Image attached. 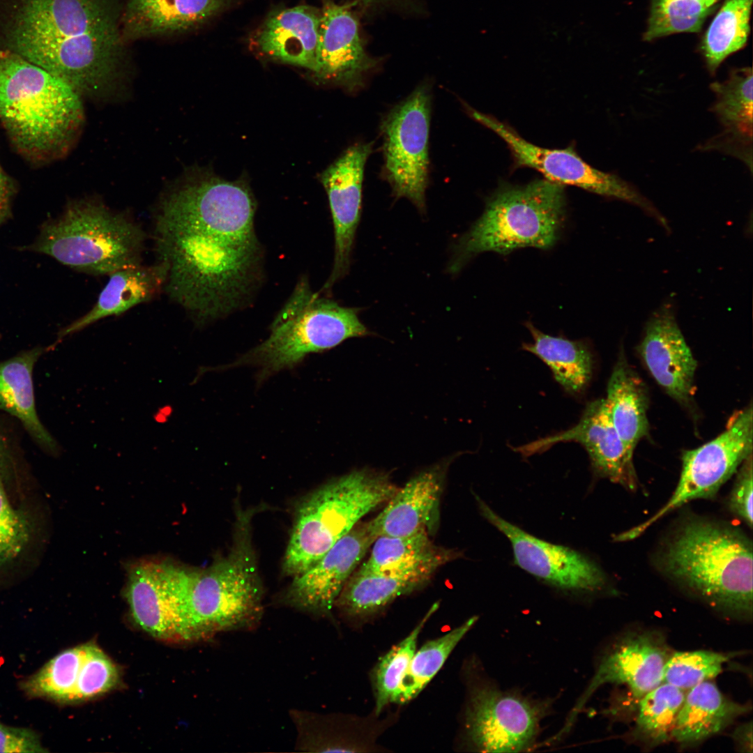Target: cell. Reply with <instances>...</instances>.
I'll use <instances>...</instances> for the list:
<instances>
[{"instance_id": "obj_11", "label": "cell", "mask_w": 753, "mask_h": 753, "mask_svg": "<svg viewBox=\"0 0 753 753\" xmlns=\"http://www.w3.org/2000/svg\"><path fill=\"white\" fill-rule=\"evenodd\" d=\"M552 699H533L502 690L489 679L473 685L465 714L468 740L482 752L531 750L540 732L542 720L552 710Z\"/></svg>"}, {"instance_id": "obj_17", "label": "cell", "mask_w": 753, "mask_h": 753, "mask_svg": "<svg viewBox=\"0 0 753 753\" xmlns=\"http://www.w3.org/2000/svg\"><path fill=\"white\" fill-rule=\"evenodd\" d=\"M576 442L587 452L595 473L634 490L637 478L630 455L611 420L604 398L589 402L572 427L533 441L514 450L524 457L547 450L559 443Z\"/></svg>"}, {"instance_id": "obj_20", "label": "cell", "mask_w": 753, "mask_h": 753, "mask_svg": "<svg viewBox=\"0 0 753 753\" xmlns=\"http://www.w3.org/2000/svg\"><path fill=\"white\" fill-rule=\"evenodd\" d=\"M376 61L365 52L358 22L349 5L328 3L320 13L319 38L313 73L318 78L360 90Z\"/></svg>"}, {"instance_id": "obj_39", "label": "cell", "mask_w": 753, "mask_h": 753, "mask_svg": "<svg viewBox=\"0 0 753 753\" xmlns=\"http://www.w3.org/2000/svg\"><path fill=\"white\" fill-rule=\"evenodd\" d=\"M731 655L706 650L671 653L663 673L662 683L688 690L716 677Z\"/></svg>"}, {"instance_id": "obj_7", "label": "cell", "mask_w": 753, "mask_h": 753, "mask_svg": "<svg viewBox=\"0 0 753 753\" xmlns=\"http://www.w3.org/2000/svg\"><path fill=\"white\" fill-rule=\"evenodd\" d=\"M144 239L139 225L123 213L86 199L45 222L26 248L77 271L103 275L139 264Z\"/></svg>"}, {"instance_id": "obj_42", "label": "cell", "mask_w": 753, "mask_h": 753, "mask_svg": "<svg viewBox=\"0 0 753 753\" xmlns=\"http://www.w3.org/2000/svg\"><path fill=\"white\" fill-rule=\"evenodd\" d=\"M729 502L731 512L752 528V455H750L738 469Z\"/></svg>"}, {"instance_id": "obj_21", "label": "cell", "mask_w": 753, "mask_h": 753, "mask_svg": "<svg viewBox=\"0 0 753 753\" xmlns=\"http://www.w3.org/2000/svg\"><path fill=\"white\" fill-rule=\"evenodd\" d=\"M448 464H439L413 476L398 488L383 510L370 520L376 537L404 536L434 530Z\"/></svg>"}, {"instance_id": "obj_41", "label": "cell", "mask_w": 753, "mask_h": 753, "mask_svg": "<svg viewBox=\"0 0 753 753\" xmlns=\"http://www.w3.org/2000/svg\"><path fill=\"white\" fill-rule=\"evenodd\" d=\"M118 670L98 646L87 644L74 694L73 702L95 697L107 692L118 681Z\"/></svg>"}, {"instance_id": "obj_28", "label": "cell", "mask_w": 753, "mask_h": 753, "mask_svg": "<svg viewBox=\"0 0 753 753\" xmlns=\"http://www.w3.org/2000/svg\"><path fill=\"white\" fill-rule=\"evenodd\" d=\"M604 399L613 425L633 455L638 443L648 434V397L645 384L623 353L609 379Z\"/></svg>"}, {"instance_id": "obj_32", "label": "cell", "mask_w": 753, "mask_h": 753, "mask_svg": "<svg viewBox=\"0 0 753 753\" xmlns=\"http://www.w3.org/2000/svg\"><path fill=\"white\" fill-rule=\"evenodd\" d=\"M752 1L725 0L711 22L701 45L710 73H715L727 56L745 45Z\"/></svg>"}, {"instance_id": "obj_12", "label": "cell", "mask_w": 753, "mask_h": 753, "mask_svg": "<svg viewBox=\"0 0 753 753\" xmlns=\"http://www.w3.org/2000/svg\"><path fill=\"white\" fill-rule=\"evenodd\" d=\"M432 95L429 84L418 86L383 118V177L397 198L425 211L429 183V136Z\"/></svg>"}, {"instance_id": "obj_19", "label": "cell", "mask_w": 753, "mask_h": 753, "mask_svg": "<svg viewBox=\"0 0 753 753\" xmlns=\"http://www.w3.org/2000/svg\"><path fill=\"white\" fill-rule=\"evenodd\" d=\"M637 351L657 383L680 406L692 411L697 362L669 303L661 305L649 317Z\"/></svg>"}, {"instance_id": "obj_14", "label": "cell", "mask_w": 753, "mask_h": 753, "mask_svg": "<svg viewBox=\"0 0 753 753\" xmlns=\"http://www.w3.org/2000/svg\"><path fill=\"white\" fill-rule=\"evenodd\" d=\"M670 655L664 637L658 632H633L621 637L601 655L587 687L563 727L550 740L558 741L570 732L585 704L602 685H625L638 703L646 694L662 683L664 668Z\"/></svg>"}, {"instance_id": "obj_16", "label": "cell", "mask_w": 753, "mask_h": 753, "mask_svg": "<svg viewBox=\"0 0 753 753\" xmlns=\"http://www.w3.org/2000/svg\"><path fill=\"white\" fill-rule=\"evenodd\" d=\"M376 538L371 521L359 522L314 564L294 577L282 602L317 617L329 616L347 581Z\"/></svg>"}, {"instance_id": "obj_10", "label": "cell", "mask_w": 753, "mask_h": 753, "mask_svg": "<svg viewBox=\"0 0 753 753\" xmlns=\"http://www.w3.org/2000/svg\"><path fill=\"white\" fill-rule=\"evenodd\" d=\"M752 415L751 404L737 411L717 436L697 448L684 451L680 478L669 500L648 519L616 535L614 540H634L661 517L690 501L714 496L752 455Z\"/></svg>"}, {"instance_id": "obj_29", "label": "cell", "mask_w": 753, "mask_h": 753, "mask_svg": "<svg viewBox=\"0 0 753 753\" xmlns=\"http://www.w3.org/2000/svg\"><path fill=\"white\" fill-rule=\"evenodd\" d=\"M43 351L36 347L0 363V409L18 418L40 446L56 452L57 443L36 409L33 370Z\"/></svg>"}, {"instance_id": "obj_4", "label": "cell", "mask_w": 753, "mask_h": 753, "mask_svg": "<svg viewBox=\"0 0 753 753\" xmlns=\"http://www.w3.org/2000/svg\"><path fill=\"white\" fill-rule=\"evenodd\" d=\"M0 122L17 151L44 164L64 156L82 130L81 97L45 69L0 51Z\"/></svg>"}, {"instance_id": "obj_22", "label": "cell", "mask_w": 753, "mask_h": 753, "mask_svg": "<svg viewBox=\"0 0 753 753\" xmlns=\"http://www.w3.org/2000/svg\"><path fill=\"white\" fill-rule=\"evenodd\" d=\"M229 5L228 0H128L120 26L124 41L185 32Z\"/></svg>"}, {"instance_id": "obj_2", "label": "cell", "mask_w": 753, "mask_h": 753, "mask_svg": "<svg viewBox=\"0 0 753 753\" xmlns=\"http://www.w3.org/2000/svg\"><path fill=\"white\" fill-rule=\"evenodd\" d=\"M114 0H0V51L14 53L80 97L121 89L124 40Z\"/></svg>"}, {"instance_id": "obj_46", "label": "cell", "mask_w": 753, "mask_h": 753, "mask_svg": "<svg viewBox=\"0 0 753 753\" xmlns=\"http://www.w3.org/2000/svg\"><path fill=\"white\" fill-rule=\"evenodd\" d=\"M12 189L0 167V197L10 194Z\"/></svg>"}, {"instance_id": "obj_5", "label": "cell", "mask_w": 753, "mask_h": 753, "mask_svg": "<svg viewBox=\"0 0 753 753\" xmlns=\"http://www.w3.org/2000/svg\"><path fill=\"white\" fill-rule=\"evenodd\" d=\"M659 564L669 578L715 609L752 618V543L736 527L688 522L667 541Z\"/></svg>"}, {"instance_id": "obj_15", "label": "cell", "mask_w": 753, "mask_h": 753, "mask_svg": "<svg viewBox=\"0 0 753 753\" xmlns=\"http://www.w3.org/2000/svg\"><path fill=\"white\" fill-rule=\"evenodd\" d=\"M476 499L483 517L509 540L515 562L524 570L563 591L593 593L607 586L605 575L589 558L533 536L500 517L479 497Z\"/></svg>"}, {"instance_id": "obj_44", "label": "cell", "mask_w": 753, "mask_h": 753, "mask_svg": "<svg viewBox=\"0 0 753 753\" xmlns=\"http://www.w3.org/2000/svg\"><path fill=\"white\" fill-rule=\"evenodd\" d=\"M736 747L742 752H752V724L750 721L737 727L732 735Z\"/></svg>"}, {"instance_id": "obj_6", "label": "cell", "mask_w": 753, "mask_h": 753, "mask_svg": "<svg viewBox=\"0 0 753 753\" xmlns=\"http://www.w3.org/2000/svg\"><path fill=\"white\" fill-rule=\"evenodd\" d=\"M565 212L564 186L546 178L521 185H501L485 211L457 245L451 271H458L472 257L492 251L551 248L557 241Z\"/></svg>"}, {"instance_id": "obj_25", "label": "cell", "mask_w": 753, "mask_h": 753, "mask_svg": "<svg viewBox=\"0 0 753 753\" xmlns=\"http://www.w3.org/2000/svg\"><path fill=\"white\" fill-rule=\"evenodd\" d=\"M94 306L59 333V338L77 333L104 318L119 315L146 302L163 289L166 270L160 262L151 266L140 264L111 273Z\"/></svg>"}, {"instance_id": "obj_33", "label": "cell", "mask_w": 753, "mask_h": 753, "mask_svg": "<svg viewBox=\"0 0 753 753\" xmlns=\"http://www.w3.org/2000/svg\"><path fill=\"white\" fill-rule=\"evenodd\" d=\"M685 695L682 689L665 683L646 694L637 703L634 738L651 747L671 739Z\"/></svg>"}, {"instance_id": "obj_23", "label": "cell", "mask_w": 753, "mask_h": 753, "mask_svg": "<svg viewBox=\"0 0 753 753\" xmlns=\"http://www.w3.org/2000/svg\"><path fill=\"white\" fill-rule=\"evenodd\" d=\"M126 597L137 624L152 636L182 640V624L160 563L135 566L130 572Z\"/></svg>"}, {"instance_id": "obj_47", "label": "cell", "mask_w": 753, "mask_h": 753, "mask_svg": "<svg viewBox=\"0 0 753 753\" xmlns=\"http://www.w3.org/2000/svg\"><path fill=\"white\" fill-rule=\"evenodd\" d=\"M360 1H362L363 3H369L373 2L374 0H360Z\"/></svg>"}, {"instance_id": "obj_26", "label": "cell", "mask_w": 753, "mask_h": 753, "mask_svg": "<svg viewBox=\"0 0 753 753\" xmlns=\"http://www.w3.org/2000/svg\"><path fill=\"white\" fill-rule=\"evenodd\" d=\"M687 691L671 732L681 747L696 745L719 733L751 709L726 697L709 680Z\"/></svg>"}, {"instance_id": "obj_1", "label": "cell", "mask_w": 753, "mask_h": 753, "mask_svg": "<svg viewBox=\"0 0 753 753\" xmlns=\"http://www.w3.org/2000/svg\"><path fill=\"white\" fill-rule=\"evenodd\" d=\"M256 204L245 185L186 178L162 196L155 221L163 289L199 326L250 305L264 277Z\"/></svg>"}, {"instance_id": "obj_38", "label": "cell", "mask_w": 753, "mask_h": 753, "mask_svg": "<svg viewBox=\"0 0 753 753\" xmlns=\"http://www.w3.org/2000/svg\"><path fill=\"white\" fill-rule=\"evenodd\" d=\"M437 608L438 604H434L406 637L380 657L374 673L377 714L388 703L396 702L402 680L416 651L419 634Z\"/></svg>"}, {"instance_id": "obj_18", "label": "cell", "mask_w": 753, "mask_h": 753, "mask_svg": "<svg viewBox=\"0 0 753 753\" xmlns=\"http://www.w3.org/2000/svg\"><path fill=\"white\" fill-rule=\"evenodd\" d=\"M372 143H357L322 174L334 229V261L329 277L320 290L328 293L333 284L347 273L362 206V187Z\"/></svg>"}, {"instance_id": "obj_37", "label": "cell", "mask_w": 753, "mask_h": 753, "mask_svg": "<svg viewBox=\"0 0 753 753\" xmlns=\"http://www.w3.org/2000/svg\"><path fill=\"white\" fill-rule=\"evenodd\" d=\"M720 0H652L644 39L683 32H699Z\"/></svg>"}, {"instance_id": "obj_36", "label": "cell", "mask_w": 753, "mask_h": 753, "mask_svg": "<svg viewBox=\"0 0 753 753\" xmlns=\"http://www.w3.org/2000/svg\"><path fill=\"white\" fill-rule=\"evenodd\" d=\"M478 620L473 616L444 635L427 641L416 651L404 677L395 703L416 697L441 669L453 649Z\"/></svg>"}, {"instance_id": "obj_45", "label": "cell", "mask_w": 753, "mask_h": 753, "mask_svg": "<svg viewBox=\"0 0 753 753\" xmlns=\"http://www.w3.org/2000/svg\"><path fill=\"white\" fill-rule=\"evenodd\" d=\"M8 447L6 442L0 434V471L3 472L4 464L7 461Z\"/></svg>"}, {"instance_id": "obj_24", "label": "cell", "mask_w": 753, "mask_h": 753, "mask_svg": "<svg viewBox=\"0 0 753 753\" xmlns=\"http://www.w3.org/2000/svg\"><path fill=\"white\" fill-rule=\"evenodd\" d=\"M320 13L299 6L271 15L258 32L256 43L264 54L289 64L314 70Z\"/></svg>"}, {"instance_id": "obj_34", "label": "cell", "mask_w": 753, "mask_h": 753, "mask_svg": "<svg viewBox=\"0 0 753 753\" xmlns=\"http://www.w3.org/2000/svg\"><path fill=\"white\" fill-rule=\"evenodd\" d=\"M752 70L735 69L723 82L710 85L715 94L713 110L727 132L745 142L752 138Z\"/></svg>"}, {"instance_id": "obj_35", "label": "cell", "mask_w": 753, "mask_h": 753, "mask_svg": "<svg viewBox=\"0 0 753 753\" xmlns=\"http://www.w3.org/2000/svg\"><path fill=\"white\" fill-rule=\"evenodd\" d=\"M86 648L85 644L59 653L34 674L22 680L20 683L22 690L29 697L73 702Z\"/></svg>"}, {"instance_id": "obj_43", "label": "cell", "mask_w": 753, "mask_h": 753, "mask_svg": "<svg viewBox=\"0 0 753 753\" xmlns=\"http://www.w3.org/2000/svg\"><path fill=\"white\" fill-rule=\"evenodd\" d=\"M45 752L36 731L24 727H10L0 722V753Z\"/></svg>"}, {"instance_id": "obj_8", "label": "cell", "mask_w": 753, "mask_h": 753, "mask_svg": "<svg viewBox=\"0 0 753 753\" xmlns=\"http://www.w3.org/2000/svg\"><path fill=\"white\" fill-rule=\"evenodd\" d=\"M397 489L388 475L361 469L314 491L297 509L284 557V573L295 577L307 570Z\"/></svg>"}, {"instance_id": "obj_3", "label": "cell", "mask_w": 753, "mask_h": 753, "mask_svg": "<svg viewBox=\"0 0 753 753\" xmlns=\"http://www.w3.org/2000/svg\"><path fill=\"white\" fill-rule=\"evenodd\" d=\"M252 517L250 511L238 512L231 549L209 567L192 570L160 563L178 609L184 641L252 630L259 624L263 589L252 541Z\"/></svg>"}, {"instance_id": "obj_13", "label": "cell", "mask_w": 753, "mask_h": 753, "mask_svg": "<svg viewBox=\"0 0 753 753\" xmlns=\"http://www.w3.org/2000/svg\"><path fill=\"white\" fill-rule=\"evenodd\" d=\"M471 117L499 136L507 144L518 166L537 170L545 178L561 185H573L585 190L618 199L639 206L660 224L665 218L632 185L615 174L588 165L572 149H548L535 145L522 137L512 127L494 116L466 108Z\"/></svg>"}, {"instance_id": "obj_30", "label": "cell", "mask_w": 753, "mask_h": 753, "mask_svg": "<svg viewBox=\"0 0 753 753\" xmlns=\"http://www.w3.org/2000/svg\"><path fill=\"white\" fill-rule=\"evenodd\" d=\"M369 558L358 571L397 573L431 568L439 569L459 557L452 549L435 545L425 531L404 536H379Z\"/></svg>"}, {"instance_id": "obj_27", "label": "cell", "mask_w": 753, "mask_h": 753, "mask_svg": "<svg viewBox=\"0 0 753 753\" xmlns=\"http://www.w3.org/2000/svg\"><path fill=\"white\" fill-rule=\"evenodd\" d=\"M436 570L425 568L397 573L354 571L338 596L335 607L349 616L370 615L397 597L424 586Z\"/></svg>"}, {"instance_id": "obj_9", "label": "cell", "mask_w": 753, "mask_h": 753, "mask_svg": "<svg viewBox=\"0 0 753 753\" xmlns=\"http://www.w3.org/2000/svg\"><path fill=\"white\" fill-rule=\"evenodd\" d=\"M358 309L340 305L313 291L302 277L271 325L268 337L243 358L263 374L290 367L310 353L333 348L347 339L367 335Z\"/></svg>"}, {"instance_id": "obj_31", "label": "cell", "mask_w": 753, "mask_h": 753, "mask_svg": "<svg viewBox=\"0 0 753 753\" xmlns=\"http://www.w3.org/2000/svg\"><path fill=\"white\" fill-rule=\"evenodd\" d=\"M526 326L533 342L522 349L539 358L551 370L556 381L568 393L577 395L588 385L593 374V356L584 341L570 340L546 334L532 323Z\"/></svg>"}, {"instance_id": "obj_40", "label": "cell", "mask_w": 753, "mask_h": 753, "mask_svg": "<svg viewBox=\"0 0 753 753\" xmlns=\"http://www.w3.org/2000/svg\"><path fill=\"white\" fill-rule=\"evenodd\" d=\"M0 471V569L15 560L24 549L31 535L28 516L10 503Z\"/></svg>"}]
</instances>
